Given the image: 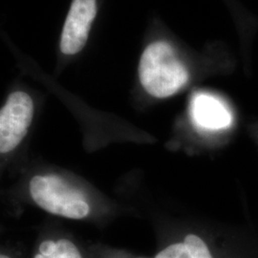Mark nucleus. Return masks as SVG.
Segmentation results:
<instances>
[{
	"instance_id": "1",
	"label": "nucleus",
	"mask_w": 258,
	"mask_h": 258,
	"mask_svg": "<svg viewBox=\"0 0 258 258\" xmlns=\"http://www.w3.org/2000/svg\"><path fill=\"white\" fill-rule=\"evenodd\" d=\"M188 67L175 47L166 40L150 43L142 54L139 78L142 86L154 98L165 99L175 95L189 81Z\"/></svg>"
},
{
	"instance_id": "2",
	"label": "nucleus",
	"mask_w": 258,
	"mask_h": 258,
	"mask_svg": "<svg viewBox=\"0 0 258 258\" xmlns=\"http://www.w3.org/2000/svg\"><path fill=\"white\" fill-rule=\"evenodd\" d=\"M30 194L41 209L55 215L83 219L90 212L83 194L59 176H35L30 182Z\"/></svg>"
},
{
	"instance_id": "3",
	"label": "nucleus",
	"mask_w": 258,
	"mask_h": 258,
	"mask_svg": "<svg viewBox=\"0 0 258 258\" xmlns=\"http://www.w3.org/2000/svg\"><path fill=\"white\" fill-rule=\"evenodd\" d=\"M34 116V102L27 93L17 91L8 97L0 112V152L14 150L27 134Z\"/></svg>"
},
{
	"instance_id": "4",
	"label": "nucleus",
	"mask_w": 258,
	"mask_h": 258,
	"mask_svg": "<svg viewBox=\"0 0 258 258\" xmlns=\"http://www.w3.org/2000/svg\"><path fill=\"white\" fill-rule=\"evenodd\" d=\"M97 15L96 0H73L60 37L62 54H78L85 46L93 21Z\"/></svg>"
},
{
	"instance_id": "5",
	"label": "nucleus",
	"mask_w": 258,
	"mask_h": 258,
	"mask_svg": "<svg viewBox=\"0 0 258 258\" xmlns=\"http://www.w3.org/2000/svg\"><path fill=\"white\" fill-rule=\"evenodd\" d=\"M189 115L197 128L208 132L228 129L233 122L231 108L220 98L210 93L194 94L189 103Z\"/></svg>"
},
{
	"instance_id": "6",
	"label": "nucleus",
	"mask_w": 258,
	"mask_h": 258,
	"mask_svg": "<svg viewBox=\"0 0 258 258\" xmlns=\"http://www.w3.org/2000/svg\"><path fill=\"white\" fill-rule=\"evenodd\" d=\"M155 258H212L206 243L194 234L187 235L183 243H176L160 251Z\"/></svg>"
},
{
	"instance_id": "7",
	"label": "nucleus",
	"mask_w": 258,
	"mask_h": 258,
	"mask_svg": "<svg viewBox=\"0 0 258 258\" xmlns=\"http://www.w3.org/2000/svg\"><path fill=\"white\" fill-rule=\"evenodd\" d=\"M35 258H83L74 244L67 239L54 242L46 240L41 243L39 253Z\"/></svg>"
},
{
	"instance_id": "8",
	"label": "nucleus",
	"mask_w": 258,
	"mask_h": 258,
	"mask_svg": "<svg viewBox=\"0 0 258 258\" xmlns=\"http://www.w3.org/2000/svg\"><path fill=\"white\" fill-rule=\"evenodd\" d=\"M0 258H10V257H8V256H6V255H3V254H2V255H1V257Z\"/></svg>"
}]
</instances>
